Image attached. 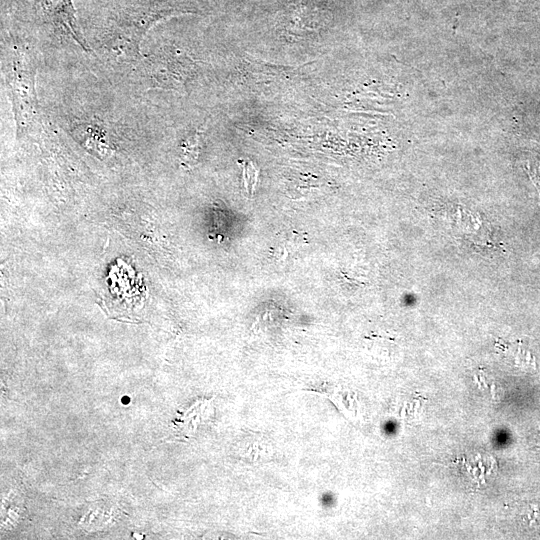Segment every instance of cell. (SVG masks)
<instances>
[{
	"instance_id": "obj_2",
	"label": "cell",
	"mask_w": 540,
	"mask_h": 540,
	"mask_svg": "<svg viewBox=\"0 0 540 540\" xmlns=\"http://www.w3.org/2000/svg\"><path fill=\"white\" fill-rule=\"evenodd\" d=\"M5 53V78L9 90L17 131L20 135L40 126L35 88L34 57L21 41L10 39Z\"/></svg>"
},
{
	"instance_id": "obj_3",
	"label": "cell",
	"mask_w": 540,
	"mask_h": 540,
	"mask_svg": "<svg viewBox=\"0 0 540 540\" xmlns=\"http://www.w3.org/2000/svg\"><path fill=\"white\" fill-rule=\"evenodd\" d=\"M191 61L180 52L162 50L143 60L144 73L152 87L176 89L189 75Z\"/></svg>"
},
{
	"instance_id": "obj_4",
	"label": "cell",
	"mask_w": 540,
	"mask_h": 540,
	"mask_svg": "<svg viewBox=\"0 0 540 540\" xmlns=\"http://www.w3.org/2000/svg\"><path fill=\"white\" fill-rule=\"evenodd\" d=\"M33 7L35 16L42 23L68 34L83 50L90 51L72 0H33Z\"/></svg>"
},
{
	"instance_id": "obj_1",
	"label": "cell",
	"mask_w": 540,
	"mask_h": 540,
	"mask_svg": "<svg viewBox=\"0 0 540 540\" xmlns=\"http://www.w3.org/2000/svg\"><path fill=\"white\" fill-rule=\"evenodd\" d=\"M190 12L179 0H105L95 20L105 47L133 59L141 58L140 43L152 27Z\"/></svg>"
}]
</instances>
